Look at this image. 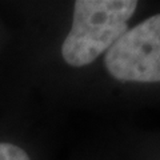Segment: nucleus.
<instances>
[{"mask_svg": "<svg viewBox=\"0 0 160 160\" xmlns=\"http://www.w3.org/2000/svg\"><path fill=\"white\" fill-rule=\"evenodd\" d=\"M135 0H78L71 31L62 46L66 63L84 67L95 62L128 31Z\"/></svg>", "mask_w": 160, "mask_h": 160, "instance_id": "obj_1", "label": "nucleus"}, {"mask_svg": "<svg viewBox=\"0 0 160 160\" xmlns=\"http://www.w3.org/2000/svg\"><path fill=\"white\" fill-rule=\"evenodd\" d=\"M108 72L120 82H160V13L128 31L106 53Z\"/></svg>", "mask_w": 160, "mask_h": 160, "instance_id": "obj_2", "label": "nucleus"}, {"mask_svg": "<svg viewBox=\"0 0 160 160\" xmlns=\"http://www.w3.org/2000/svg\"><path fill=\"white\" fill-rule=\"evenodd\" d=\"M0 160H31L27 152L11 143H0Z\"/></svg>", "mask_w": 160, "mask_h": 160, "instance_id": "obj_3", "label": "nucleus"}]
</instances>
